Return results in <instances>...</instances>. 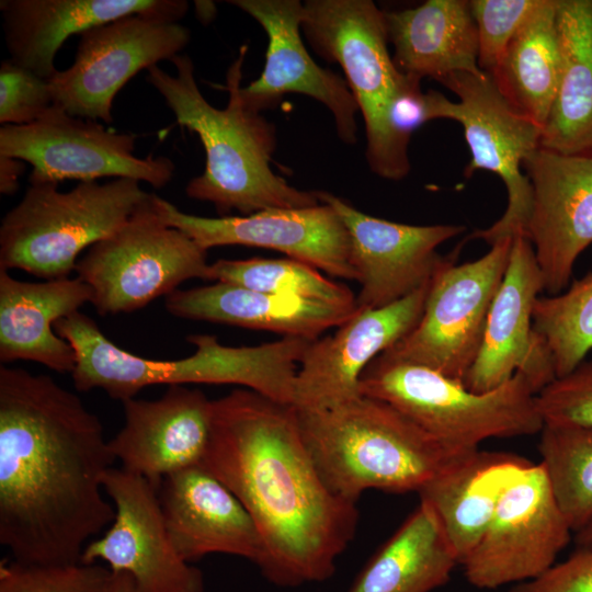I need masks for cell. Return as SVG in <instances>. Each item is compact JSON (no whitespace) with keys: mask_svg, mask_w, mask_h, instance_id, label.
I'll list each match as a JSON object with an SVG mask.
<instances>
[{"mask_svg":"<svg viewBox=\"0 0 592 592\" xmlns=\"http://www.w3.org/2000/svg\"><path fill=\"white\" fill-rule=\"evenodd\" d=\"M99 417L48 375L0 366V544L24 563L81 562L115 516Z\"/></svg>","mask_w":592,"mask_h":592,"instance_id":"6da1fadb","label":"cell"},{"mask_svg":"<svg viewBox=\"0 0 592 592\" xmlns=\"http://www.w3.org/2000/svg\"><path fill=\"white\" fill-rule=\"evenodd\" d=\"M201 466L253 519L264 551L259 568L270 581L296 587L333 574L356 533L358 511L322 480L294 406L247 388L215 399Z\"/></svg>","mask_w":592,"mask_h":592,"instance_id":"7a4b0ae2","label":"cell"},{"mask_svg":"<svg viewBox=\"0 0 592 592\" xmlns=\"http://www.w3.org/2000/svg\"><path fill=\"white\" fill-rule=\"evenodd\" d=\"M247 46L226 73L229 99L225 109L213 106L202 94L187 55L170 61L175 75L158 65L147 70V82L164 99L177 123L197 134L205 151V168L185 187L190 198L209 202L221 216L231 210L250 215L276 208H304L320 204L316 191L289 185L270 167L275 129L260 113L244 106L239 89Z\"/></svg>","mask_w":592,"mask_h":592,"instance_id":"3957f363","label":"cell"},{"mask_svg":"<svg viewBox=\"0 0 592 592\" xmlns=\"http://www.w3.org/2000/svg\"><path fill=\"white\" fill-rule=\"evenodd\" d=\"M55 331L76 352L71 373L78 391L102 389L121 402L155 385H240L284 405L294 403L300 360L311 341L284 337L252 346H230L212 334L186 338L193 354L178 360H152L113 343L95 321L77 311L55 323Z\"/></svg>","mask_w":592,"mask_h":592,"instance_id":"277c9868","label":"cell"},{"mask_svg":"<svg viewBox=\"0 0 592 592\" xmlns=\"http://www.w3.org/2000/svg\"><path fill=\"white\" fill-rule=\"evenodd\" d=\"M296 412L322 480L353 503L369 489L419 493L477 451L445 444L392 406L365 396L328 410Z\"/></svg>","mask_w":592,"mask_h":592,"instance_id":"5b68a950","label":"cell"},{"mask_svg":"<svg viewBox=\"0 0 592 592\" xmlns=\"http://www.w3.org/2000/svg\"><path fill=\"white\" fill-rule=\"evenodd\" d=\"M151 193L132 179L30 183L0 225V269L47 280L69 277L84 250L113 235Z\"/></svg>","mask_w":592,"mask_h":592,"instance_id":"8992f818","label":"cell"},{"mask_svg":"<svg viewBox=\"0 0 592 592\" xmlns=\"http://www.w3.org/2000/svg\"><path fill=\"white\" fill-rule=\"evenodd\" d=\"M361 396L387 402L421 429L454 447L478 449L489 439L539 433L536 392L515 373L501 386L475 392L429 367L379 354L360 378Z\"/></svg>","mask_w":592,"mask_h":592,"instance_id":"52a82bcc","label":"cell"},{"mask_svg":"<svg viewBox=\"0 0 592 592\" xmlns=\"http://www.w3.org/2000/svg\"><path fill=\"white\" fill-rule=\"evenodd\" d=\"M152 194L113 235L90 247L75 272L102 316L141 309L192 278L208 280L207 251L157 212Z\"/></svg>","mask_w":592,"mask_h":592,"instance_id":"ba28073f","label":"cell"},{"mask_svg":"<svg viewBox=\"0 0 592 592\" xmlns=\"http://www.w3.org/2000/svg\"><path fill=\"white\" fill-rule=\"evenodd\" d=\"M512 241L513 237L500 239L485 255L463 264L456 263L455 252L443 257L419 322L383 354L463 383L479 353Z\"/></svg>","mask_w":592,"mask_h":592,"instance_id":"9c48e42d","label":"cell"},{"mask_svg":"<svg viewBox=\"0 0 592 592\" xmlns=\"http://www.w3.org/2000/svg\"><path fill=\"white\" fill-rule=\"evenodd\" d=\"M135 144V135L72 116L56 104L32 124L0 128V156L30 163V183L113 178L164 187L174 175L172 160L152 155L139 158L134 155Z\"/></svg>","mask_w":592,"mask_h":592,"instance_id":"30bf717a","label":"cell"},{"mask_svg":"<svg viewBox=\"0 0 592 592\" xmlns=\"http://www.w3.org/2000/svg\"><path fill=\"white\" fill-rule=\"evenodd\" d=\"M180 21L136 13L80 34L75 60L48 79L54 103L72 116L113 122L115 95L140 70L171 60L190 43Z\"/></svg>","mask_w":592,"mask_h":592,"instance_id":"8fae6325","label":"cell"},{"mask_svg":"<svg viewBox=\"0 0 592 592\" xmlns=\"http://www.w3.org/2000/svg\"><path fill=\"white\" fill-rule=\"evenodd\" d=\"M440 83L458 98L452 119L463 126L471 157L464 174L469 178L477 170L493 172L503 181L508 193L501 218L468 238L483 239L491 246L503 238L525 236L532 187L522 170L523 162L540 148V126L508 103L489 73L458 72Z\"/></svg>","mask_w":592,"mask_h":592,"instance_id":"7c38bea8","label":"cell"},{"mask_svg":"<svg viewBox=\"0 0 592 592\" xmlns=\"http://www.w3.org/2000/svg\"><path fill=\"white\" fill-rule=\"evenodd\" d=\"M571 533L544 466L532 463L508 486L487 531L460 565L479 589L531 581L555 565Z\"/></svg>","mask_w":592,"mask_h":592,"instance_id":"4fadbf2b","label":"cell"},{"mask_svg":"<svg viewBox=\"0 0 592 592\" xmlns=\"http://www.w3.org/2000/svg\"><path fill=\"white\" fill-rule=\"evenodd\" d=\"M115 516L105 533L90 540L81 562H106L113 572H127L136 592H204L198 568L174 548L161 513L158 489L122 467L103 478Z\"/></svg>","mask_w":592,"mask_h":592,"instance_id":"5bb4252c","label":"cell"},{"mask_svg":"<svg viewBox=\"0 0 592 592\" xmlns=\"http://www.w3.org/2000/svg\"><path fill=\"white\" fill-rule=\"evenodd\" d=\"M161 218L180 229L202 249L248 246L285 253L333 277L356 281L350 259L348 231L328 204L304 208H276L250 215L203 217L180 210L152 194Z\"/></svg>","mask_w":592,"mask_h":592,"instance_id":"9a60e30c","label":"cell"},{"mask_svg":"<svg viewBox=\"0 0 592 592\" xmlns=\"http://www.w3.org/2000/svg\"><path fill=\"white\" fill-rule=\"evenodd\" d=\"M316 193L348 231L350 259L361 285L360 310L388 306L429 284L443 259L437 248L466 230L462 225L389 221L362 213L331 193Z\"/></svg>","mask_w":592,"mask_h":592,"instance_id":"2e32d148","label":"cell"},{"mask_svg":"<svg viewBox=\"0 0 592 592\" xmlns=\"http://www.w3.org/2000/svg\"><path fill=\"white\" fill-rule=\"evenodd\" d=\"M543 291L533 246L524 235H515L479 353L463 382L466 388L487 392L519 373L538 394L556 379L551 353L533 327L534 304Z\"/></svg>","mask_w":592,"mask_h":592,"instance_id":"e0dca14e","label":"cell"},{"mask_svg":"<svg viewBox=\"0 0 592 592\" xmlns=\"http://www.w3.org/2000/svg\"><path fill=\"white\" fill-rule=\"evenodd\" d=\"M532 187L525 237L547 295L562 293L579 255L592 243V157L543 148L524 162Z\"/></svg>","mask_w":592,"mask_h":592,"instance_id":"ac0fdd59","label":"cell"},{"mask_svg":"<svg viewBox=\"0 0 592 592\" xmlns=\"http://www.w3.org/2000/svg\"><path fill=\"white\" fill-rule=\"evenodd\" d=\"M429 285L388 306L358 309L333 334L311 341L296 373L293 406L328 410L361 397L364 369L417 326Z\"/></svg>","mask_w":592,"mask_h":592,"instance_id":"d6986e66","label":"cell"},{"mask_svg":"<svg viewBox=\"0 0 592 592\" xmlns=\"http://www.w3.org/2000/svg\"><path fill=\"white\" fill-rule=\"evenodd\" d=\"M301 31L317 54L343 69L365 123L366 141H372L403 78L388 50L384 11L371 0H307Z\"/></svg>","mask_w":592,"mask_h":592,"instance_id":"ffe728a7","label":"cell"},{"mask_svg":"<svg viewBox=\"0 0 592 592\" xmlns=\"http://www.w3.org/2000/svg\"><path fill=\"white\" fill-rule=\"evenodd\" d=\"M252 16L269 39L260 77L240 87L246 107L260 113L275 107L285 94L300 93L322 103L333 115L339 138L357 139V102L348 82L315 62L301 39L304 3L298 0H230Z\"/></svg>","mask_w":592,"mask_h":592,"instance_id":"44dd1931","label":"cell"},{"mask_svg":"<svg viewBox=\"0 0 592 592\" xmlns=\"http://www.w3.org/2000/svg\"><path fill=\"white\" fill-rule=\"evenodd\" d=\"M122 403L124 424L109 440L122 468L158 489L167 476L201 465L214 412V400L202 390L172 385L157 399L135 397Z\"/></svg>","mask_w":592,"mask_h":592,"instance_id":"7402d4cb","label":"cell"},{"mask_svg":"<svg viewBox=\"0 0 592 592\" xmlns=\"http://www.w3.org/2000/svg\"><path fill=\"white\" fill-rule=\"evenodd\" d=\"M158 499L170 539L185 561L226 554L261 563L263 544L253 519L228 487L201 465L163 478Z\"/></svg>","mask_w":592,"mask_h":592,"instance_id":"603a6c76","label":"cell"},{"mask_svg":"<svg viewBox=\"0 0 592 592\" xmlns=\"http://www.w3.org/2000/svg\"><path fill=\"white\" fill-rule=\"evenodd\" d=\"M187 10L184 0L0 1L9 58L46 80L56 73V55L71 35L136 13H158L180 21Z\"/></svg>","mask_w":592,"mask_h":592,"instance_id":"cb8c5ba5","label":"cell"},{"mask_svg":"<svg viewBox=\"0 0 592 592\" xmlns=\"http://www.w3.org/2000/svg\"><path fill=\"white\" fill-rule=\"evenodd\" d=\"M92 291L78 276L26 282L0 269V361H32L58 373H72L76 352L55 323L92 303Z\"/></svg>","mask_w":592,"mask_h":592,"instance_id":"d4e9b609","label":"cell"},{"mask_svg":"<svg viewBox=\"0 0 592 592\" xmlns=\"http://www.w3.org/2000/svg\"><path fill=\"white\" fill-rule=\"evenodd\" d=\"M164 306L178 318L270 331L309 341L319 339L328 329L340 327L358 310L220 282L179 288L166 297Z\"/></svg>","mask_w":592,"mask_h":592,"instance_id":"484cf974","label":"cell"},{"mask_svg":"<svg viewBox=\"0 0 592 592\" xmlns=\"http://www.w3.org/2000/svg\"><path fill=\"white\" fill-rule=\"evenodd\" d=\"M397 69L436 81L458 72L483 75L478 66L476 24L466 0H428L401 11L384 12Z\"/></svg>","mask_w":592,"mask_h":592,"instance_id":"4316f807","label":"cell"},{"mask_svg":"<svg viewBox=\"0 0 592 592\" xmlns=\"http://www.w3.org/2000/svg\"><path fill=\"white\" fill-rule=\"evenodd\" d=\"M532 464L517 455L477 449L420 491L454 549L459 565L487 531L508 486Z\"/></svg>","mask_w":592,"mask_h":592,"instance_id":"83f0119b","label":"cell"},{"mask_svg":"<svg viewBox=\"0 0 592 592\" xmlns=\"http://www.w3.org/2000/svg\"><path fill=\"white\" fill-rule=\"evenodd\" d=\"M560 72L540 148L592 157V0H558Z\"/></svg>","mask_w":592,"mask_h":592,"instance_id":"f1b7e54d","label":"cell"},{"mask_svg":"<svg viewBox=\"0 0 592 592\" xmlns=\"http://www.w3.org/2000/svg\"><path fill=\"white\" fill-rule=\"evenodd\" d=\"M459 565L442 525L420 501L360 572L349 592H431Z\"/></svg>","mask_w":592,"mask_h":592,"instance_id":"f546056e","label":"cell"},{"mask_svg":"<svg viewBox=\"0 0 592 592\" xmlns=\"http://www.w3.org/2000/svg\"><path fill=\"white\" fill-rule=\"evenodd\" d=\"M558 0H542L489 73L508 103L540 128L560 72Z\"/></svg>","mask_w":592,"mask_h":592,"instance_id":"4dcf8cb0","label":"cell"},{"mask_svg":"<svg viewBox=\"0 0 592 592\" xmlns=\"http://www.w3.org/2000/svg\"><path fill=\"white\" fill-rule=\"evenodd\" d=\"M538 449L555 500L573 533L592 521V426L544 423Z\"/></svg>","mask_w":592,"mask_h":592,"instance_id":"1f68e13d","label":"cell"},{"mask_svg":"<svg viewBox=\"0 0 592 592\" xmlns=\"http://www.w3.org/2000/svg\"><path fill=\"white\" fill-rule=\"evenodd\" d=\"M454 102L435 90L421 89V79L403 73L388 101L377 136L366 145V159L374 173L398 181L410 171L408 145L411 135L426 122L452 119Z\"/></svg>","mask_w":592,"mask_h":592,"instance_id":"d6a6232c","label":"cell"},{"mask_svg":"<svg viewBox=\"0 0 592 592\" xmlns=\"http://www.w3.org/2000/svg\"><path fill=\"white\" fill-rule=\"evenodd\" d=\"M208 281L357 308L356 296L348 286L326 277L316 267L291 258L219 259L209 264Z\"/></svg>","mask_w":592,"mask_h":592,"instance_id":"836d02e7","label":"cell"},{"mask_svg":"<svg viewBox=\"0 0 592 592\" xmlns=\"http://www.w3.org/2000/svg\"><path fill=\"white\" fill-rule=\"evenodd\" d=\"M533 327L551 353L556 378L584 362L592 351V271L560 294L539 296Z\"/></svg>","mask_w":592,"mask_h":592,"instance_id":"e575fe53","label":"cell"},{"mask_svg":"<svg viewBox=\"0 0 592 592\" xmlns=\"http://www.w3.org/2000/svg\"><path fill=\"white\" fill-rule=\"evenodd\" d=\"M113 572L96 563L0 562V592H107Z\"/></svg>","mask_w":592,"mask_h":592,"instance_id":"d590c367","label":"cell"},{"mask_svg":"<svg viewBox=\"0 0 592 592\" xmlns=\"http://www.w3.org/2000/svg\"><path fill=\"white\" fill-rule=\"evenodd\" d=\"M542 0H473L477 29L478 66L491 73L505 48Z\"/></svg>","mask_w":592,"mask_h":592,"instance_id":"8d00e7d4","label":"cell"},{"mask_svg":"<svg viewBox=\"0 0 592 592\" xmlns=\"http://www.w3.org/2000/svg\"><path fill=\"white\" fill-rule=\"evenodd\" d=\"M48 80L10 58L0 66V123L22 126L39 119L53 105Z\"/></svg>","mask_w":592,"mask_h":592,"instance_id":"74e56055","label":"cell"},{"mask_svg":"<svg viewBox=\"0 0 592 592\" xmlns=\"http://www.w3.org/2000/svg\"><path fill=\"white\" fill-rule=\"evenodd\" d=\"M544 423L592 426V361L554 379L536 395Z\"/></svg>","mask_w":592,"mask_h":592,"instance_id":"f35d334b","label":"cell"},{"mask_svg":"<svg viewBox=\"0 0 592 592\" xmlns=\"http://www.w3.org/2000/svg\"><path fill=\"white\" fill-rule=\"evenodd\" d=\"M510 592H592V549L578 548L540 577L519 583Z\"/></svg>","mask_w":592,"mask_h":592,"instance_id":"ab89813d","label":"cell"},{"mask_svg":"<svg viewBox=\"0 0 592 592\" xmlns=\"http://www.w3.org/2000/svg\"><path fill=\"white\" fill-rule=\"evenodd\" d=\"M26 162L21 159L0 156V193L12 195L19 190V179L24 173Z\"/></svg>","mask_w":592,"mask_h":592,"instance_id":"60d3db41","label":"cell"},{"mask_svg":"<svg viewBox=\"0 0 592 592\" xmlns=\"http://www.w3.org/2000/svg\"><path fill=\"white\" fill-rule=\"evenodd\" d=\"M107 592H136V590L132 577L127 572L118 571L113 572Z\"/></svg>","mask_w":592,"mask_h":592,"instance_id":"b9f144b4","label":"cell"},{"mask_svg":"<svg viewBox=\"0 0 592 592\" xmlns=\"http://www.w3.org/2000/svg\"><path fill=\"white\" fill-rule=\"evenodd\" d=\"M574 542L578 548L592 549V521L581 531L576 533Z\"/></svg>","mask_w":592,"mask_h":592,"instance_id":"7bdbcfd3","label":"cell"}]
</instances>
